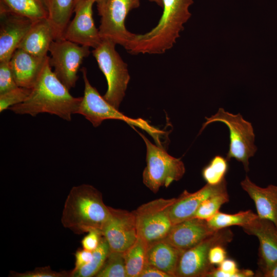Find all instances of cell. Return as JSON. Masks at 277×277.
I'll use <instances>...</instances> for the list:
<instances>
[{"mask_svg": "<svg viewBox=\"0 0 277 277\" xmlns=\"http://www.w3.org/2000/svg\"><path fill=\"white\" fill-rule=\"evenodd\" d=\"M139 277H171V276L146 263Z\"/></svg>", "mask_w": 277, "mask_h": 277, "instance_id": "37", "label": "cell"}, {"mask_svg": "<svg viewBox=\"0 0 277 277\" xmlns=\"http://www.w3.org/2000/svg\"><path fill=\"white\" fill-rule=\"evenodd\" d=\"M227 191L226 180L217 185L207 184L196 192L190 193L185 190L176 198L169 210L172 225L194 217L201 203L209 197Z\"/></svg>", "mask_w": 277, "mask_h": 277, "instance_id": "16", "label": "cell"}, {"mask_svg": "<svg viewBox=\"0 0 277 277\" xmlns=\"http://www.w3.org/2000/svg\"><path fill=\"white\" fill-rule=\"evenodd\" d=\"M254 275L251 270L239 269L234 260L226 259L218 267H215L207 277H251Z\"/></svg>", "mask_w": 277, "mask_h": 277, "instance_id": "30", "label": "cell"}, {"mask_svg": "<svg viewBox=\"0 0 277 277\" xmlns=\"http://www.w3.org/2000/svg\"><path fill=\"white\" fill-rule=\"evenodd\" d=\"M175 199H158L144 204L133 211L137 236L148 246L164 239L167 235L172 226L169 210Z\"/></svg>", "mask_w": 277, "mask_h": 277, "instance_id": "9", "label": "cell"}, {"mask_svg": "<svg viewBox=\"0 0 277 277\" xmlns=\"http://www.w3.org/2000/svg\"><path fill=\"white\" fill-rule=\"evenodd\" d=\"M257 214L251 210L240 211L234 214H227L219 211L212 218L207 221L209 228L213 231L228 228L232 226L242 227L258 217Z\"/></svg>", "mask_w": 277, "mask_h": 277, "instance_id": "25", "label": "cell"}, {"mask_svg": "<svg viewBox=\"0 0 277 277\" xmlns=\"http://www.w3.org/2000/svg\"><path fill=\"white\" fill-rule=\"evenodd\" d=\"M241 186L253 201L258 216L271 221L277 228V186L270 184L261 187L247 175L241 181Z\"/></svg>", "mask_w": 277, "mask_h": 277, "instance_id": "19", "label": "cell"}, {"mask_svg": "<svg viewBox=\"0 0 277 277\" xmlns=\"http://www.w3.org/2000/svg\"><path fill=\"white\" fill-rule=\"evenodd\" d=\"M74 267L72 270V277L74 273L83 266L88 264L92 260L93 252L83 248L79 249L75 253Z\"/></svg>", "mask_w": 277, "mask_h": 277, "instance_id": "35", "label": "cell"}, {"mask_svg": "<svg viewBox=\"0 0 277 277\" xmlns=\"http://www.w3.org/2000/svg\"><path fill=\"white\" fill-rule=\"evenodd\" d=\"M10 276L13 277H72L70 271H56L52 270L49 266L36 267L32 270L24 272L10 271Z\"/></svg>", "mask_w": 277, "mask_h": 277, "instance_id": "32", "label": "cell"}, {"mask_svg": "<svg viewBox=\"0 0 277 277\" xmlns=\"http://www.w3.org/2000/svg\"><path fill=\"white\" fill-rule=\"evenodd\" d=\"M150 2L155 3L157 5L162 7L163 6V2L162 0H148Z\"/></svg>", "mask_w": 277, "mask_h": 277, "instance_id": "40", "label": "cell"}, {"mask_svg": "<svg viewBox=\"0 0 277 277\" xmlns=\"http://www.w3.org/2000/svg\"><path fill=\"white\" fill-rule=\"evenodd\" d=\"M81 71L84 82V91L76 114L83 115L95 127L99 126L106 120L124 121L130 125H134L146 131L155 140L157 145H161L160 136L163 132L152 127L142 118L133 119L120 112L91 85L87 77L86 68L83 67Z\"/></svg>", "mask_w": 277, "mask_h": 277, "instance_id": "4", "label": "cell"}, {"mask_svg": "<svg viewBox=\"0 0 277 277\" xmlns=\"http://www.w3.org/2000/svg\"><path fill=\"white\" fill-rule=\"evenodd\" d=\"M146 145V166L143 173L145 185L156 193L161 187H168L180 180L185 172L183 162L169 155L163 148L153 144L138 132Z\"/></svg>", "mask_w": 277, "mask_h": 277, "instance_id": "7", "label": "cell"}, {"mask_svg": "<svg viewBox=\"0 0 277 277\" xmlns=\"http://www.w3.org/2000/svg\"><path fill=\"white\" fill-rule=\"evenodd\" d=\"M9 61L0 62V94L18 87L14 80Z\"/></svg>", "mask_w": 277, "mask_h": 277, "instance_id": "33", "label": "cell"}, {"mask_svg": "<svg viewBox=\"0 0 277 277\" xmlns=\"http://www.w3.org/2000/svg\"><path fill=\"white\" fill-rule=\"evenodd\" d=\"M203 124L201 132L210 123L221 122L225 124L229 131V150L226 159L241 162L246 172L249 171V159L254 155L257 147L254 145L255 134L251 123L244 120L240 113L234 114L220 108L217 112Z\"/></svg>", "mask_w": 277, "mask_h": 277, "instance_id": "6", "label": "cell"}, {"mask_svg": "<svg viewBox=\"0 0 277 277\" xmlns=\"http://www.w3.org/2000/svg\"><path fill=\"white\" fill-rule=\"evenodd\" d=\"M0 8L33 21L48 17L42 0H1Z\"/></svg>", "mask_w": 277, "mask_h": 277, "instance_id": "23", "label": "cell"}, {"mask_svg": "<svg viewBox=\"0 0 277 277\" xmlns=\"http://www.w3.org/2000/svg\"><path fill=\"white\" fill-rule=\"evenodd\" d=\"M227 191L217 194L204 201L196 210L194 217L207 221L214 216L220 207L229 202Z\"/></svg>", "mask_w": 277, "mask_h": 277, "instance_id": "29", "label": "cell"}, {"mask_svg": "<svg viewBox=\"0 0 277 277\" xmlns=\"http://www.w3.org/2000/svg\"><path fill=\"white\" fill-rule=\"evenodd\" d=\"M110 214L102 230L110 251L124 252L138 236L134 214L125 210L109 207Z\"/></svg>", "mask_w": 277, "mask_h": 277, "instance_id": "12", "label": "cell"}, {"mask_svg": "<svg viewBox=\"0 0 277 277\" xmlns=\"http://www.w3.org/2000/svg\"><path fill=\"white\" fill-rule=\"evenodd\" d=\"M96 277H128L124 252L110 251Z\"/></svg>", "mask_w": 277, "mask_h": 277, "instance_id": "28", "label": "cell"}, {"mask_svg": "<svg viewBox=\"0 0 277 277\" xmlns=\"http://www.w3.org/2000/svg\"><path fill=\"white\" fill-rule=\"evenodd\" d=\"M89 47L66 39L53 41L49 48V64L53 72L69 90L75 86L77 72L84 59L90 53Z\"/></svg>", "mask_w": 277, "mask_h": 277, "instance_id": "10", "label": "cell"}, {"mask_svg": "<svg viewBox=\"0 0 277 277\" xmlns=\"http://www.w3.org/2000/svg\"><path fill=\"white\" fill-rule=\"evenodd\" d=\"M226 158L220 155L214 156L209 163L205 166L202 175L207 184L217 185L225 180L229 165Z\"/></svg>", "mask_w": 277, "mask_h": 277, "instance_id": "27", "label": "cell"}, {"mask_svg": "<svg viewBox=\"0 0 277 277\" xmlns=\"http://www.w3.org/2000/svg\"><path fill=\"white\" fill-rule=\"evenodd\" d=\"M115 45L109 39H103L92 53L107 82V90L103 96L118 109L125 96L130 76L127 65L116 51Z\"/></svg>", "mask_w": 277, "mask_h": 277, "instance_id": "5", "label": "cell"}, {"mask_svg": "<svg viewBox=\"0 0 277 277\" xmlns=\"http://www.w3.org/2000/svg\"><path fill=\"white\" fill-rule=\"evenodd\" d=\"M54 39V32L48 18H43L34 22L17 48L36 56L45 57Z\"/></svg>", "mask_w": 277, "mask_h": 277, "instance_id": "20", "label": "cell"}, {"mask_svg": "<svg viewBox=\"0 0 277 277\" xmlns=\"http://www.w3.org/2000/svg\"><path fill=\"white\" fill-rule=\"evenodd\" d=\"M214 231L209 228L207 221L193 217L173 225L164 240L185 251L196 246Z\"/></svg>", "mask_w": 277, "mask_h": 277, "instance_id": "17", "label": "cell"}, {"mask_svg": "<svg viewBox=\"0 0 277 277\" xmlns=\"http://www.w3.org/2000/svg\"><path fill=\"white\" fill-rule=\"evenodd\" d=\"M48 19L53 29L54 40L64 38L74 10V0H42Z\"/></svg>", "mask_w": 277, "mask_h": 277, "instance_id": "22", "label": "cell"}, {"mask_svg": "<svg viewBox=\"0 0 277 277\" xmlns=\"http://www.w3.org/2000/svg\"><path fill=\"white\" fill-rule=\"evenodd\" d=\"M148 247V245L138 237L135 242L124 252L128 277H139L147 263Z\"/></svg>", "mask_w": 277, "mask_h": 277, "instance_id": "24", "label": "cell"}, {"mask_svg": "<svg viewBox=\"0 0 277 277\" xmlns=\"http://www.w3.org/2000/svg\"><path fill=\"white\" fill-rule=\"evenodd\" d=\"M163 11L155 27L142 34H134L125 48L130 53L158 54L165 53L176 43L184 24L191 14L193 0H162Z\"/></svg>", "mask_w": 277, "mask_h": 277, "instance_id": "2", "label": "cell"}, {"mask_svg": "<svg viewBox=\"0 0 277 277\" xmlns=\"http://www.w3.org/2000/svg\"><path fill=\"white\" fill-rule=\"evenodd\" d=\"M262 276L277 277V263L274 264L265 271L262 275Z\"/></svg>", "mask_w": 277, "mask_h": 277, "instance_id": "38", "label": "cell"}, {"mask_svg": "<svg viewBox=\"0 0 277 277\" xmlns=\"http://www.w3.org/2000/svg\"><path fill=\"white\" fill-rule=\"evenodd\" d=\"M32 88L17 87L11 90L0 94V112L9 109L10 107L21 104L29 96Z\"/></svg>", "mask_w": 277, "mask_h": 277, "instance_id": "31", "label": "cell"}, {"mask_svg": "<svg viewBox=\"0 0 277 277\" xmlns=\"http://www.w3.org/2000/svg\"><path fill=\"white\" fill-rule=\"evenodd\" d=\"M141 0H107L98 11L101 16L98 30L102 39H108L124 48L134 33L129 31L125 23L127 15L138 8Z\"/></svg>", "mask_w": 277, "mask_h": 277, "instance_id": "11", "label": "cell"}, {"mask_svg": "<svg viewBox=\"0 0 277 277\" xmlns=\"http://www.w3.org/2000/svg\"><path fill=\"white\" fill-rule=\"evenodd\" d=\"M94 0H83L74 7L73 19L65 30L64 38L81 46L98 47L102 41L93 17Z\"/></svg>", "mask_w": 277, "mask_h": 277, "instance_id": "13", "label": "cell"}, {"mask_svg": "<svg viewBox=\"0 0 277 277\" xmlns=\"http://www.w3.org/2000/svg\"><path fill=\"white\" fill-rule=\"evenodd\" d=\"M110 251L109 245L102 236L99 245L92 251L91 261L76 271L73 277L95 276L104 265Z\"/></svg>", "mask_w": 277, "mask_h": 277, "instance_id": "26", "label": "cell"}, {"mask_svg": "<svg viewBox=\"0 0 277 277\" xmlns=\"http://www.w3.org/2000/svg\"><path fill=\"white\" fill-rule=\"evenodd\" d=\"M87 233L81 241L82 248L93 251L99 245L102 234L97 230H91Z\"/></svg>", "mask_w": 277, "mask_h": 277, "instance_id": "34", "label": "cell"}, {"mask_svg": "<svg viewBox=\"0 0 277 277\" xmlns=\"http://www.w3.org/2000/svg\"><path fill=\"white\" fill-rule=\"evenodd\" d=\"M0 62L9 61L34 21L0 8Z\"/></svg>", "mask_w": 277, "mask_h": 277, "instance_id": "14", "label": "cell"}, {"mask_svg": "<svg viewBox=\"0 0 277 277\" xmlns=\"http://www.w3.org/2000/svg\"><path fill=\"white\" fill-rule=\"evenodd\" d=\"M49 61L26 100L9 109L15 114L32 116L48 113L70 121L72 114L77 113L82 97L71 95L69 90L52 71Z\"/></svg>", "mask_w": 277, "mask_h": 277, "instance_id": "1", "label": "cell"}, {"mask_svg": "<svg viewBox=\"0 0 277 277\" xmlns=\"http://www.w3.org/2000/svg\"><path fill=\"white\" fill-rule=\"evenodd\" d=\"M225 246L221 245L212 247L209 251V261L211 264L220 265L223 262L227 256Z\"/></svg>", "mask_w": 277, "mask_h": 277, "instance_id": "36", "label": "cell"}, {"mask_svg": "<svg viewBox=\"0 0 277 277\" xmlns=\"http://www.w3.org/2000/svg\"><path fill=\"white\" fill-rule=\"evenodd\" d=\"M49 59L48 56H36L17 48L9 61L17 85L32 88Z\"/></svg>", "mask_w": 277, "mask_h": 277, "instance_id": "18", "label": "cell"}, {"mask_svg": "<svg viewBox=\"0 0 277 277\" xmlns=\"http://www.w3.org/2000/svg\"><path fill=\"white\" fill-rule=\"evenodd\" d=\"M183 251L163 239L148 246L147 263L171 277H175L178 262Z\"/></svg>", "mask_w": 277, "mask_h": 277, "instance_id": "21", "label": "cell"}, {"mask_svg": "<svg viewBox=\"0 0 277 277\" xmlns=\"http://www.w3.org/2000/svg\"><path fill=\"white\" fill-rule=\"evenodd\" d=\"M233 238V233L230 229H221L196 246L184 251L180 257L175 277H207L215 268L209 261L210 249L219 245L226 246Z\"/></svg>", "mask_w": 277, "mask_h": 277, "instance_id": "8", "label": "cell"}, {"mask_svg": "<svg viewBox=\"0 0 277 277\" xmlns=\"http://www.w3.org/2000/svg\"><path fill=\"white\" fill-rule=\"evenodd\" d=\"M241 227L247 234L256 236L259 241L258 274L262 276L277 263V228L271 221L259 216Z\"/></svg>", "mask_w": 277, "mask_h": 277, "instance_id": "15", "label": "cell"}, {"mask_svg": "<svg viewBox=\"0 0 277 277\" xmlns=\"http://www.w3.org/2000/svg\"><path fill=\"white\" fill-rule=\"evenodd\" d=\"M81 1H83V0H74V7L77 3H78ZM94 1H95V3L97 4V8L98 11H100L102 8V7H103V6L105 5V3L107 1V0H94Z\"/></svg>", "mask_w": 277, "mask_h": 277, "instance_id": "39", "label": "cell"}, {"mask_svg": "<svg viewBox=\"0 0 277 277\" xmlns=\"http://www.w3.org/2000/svg\"><path fill=\"white\" fill-rule=\"evenodd\" d=\"M110 214L101 192L93 186L73 187L65 200L61 217L63 226L77 234L101 231Z\"/></svg>", "mask_w": 277, "mask_h": 277, "instance_id": "3", "label": "cell"}]
</instances>
